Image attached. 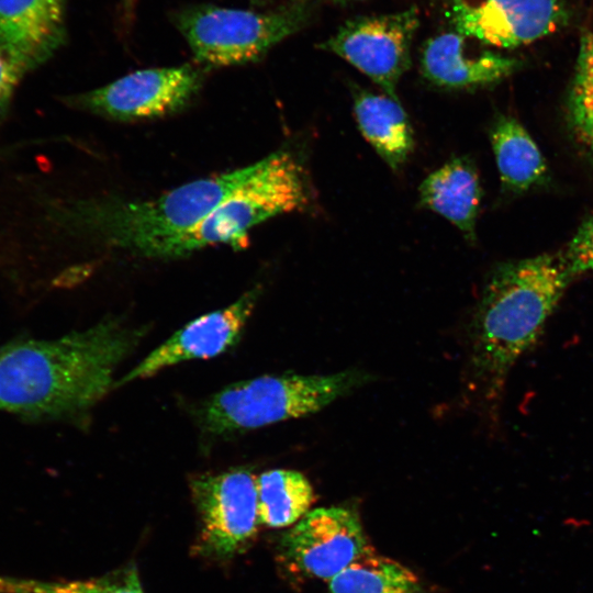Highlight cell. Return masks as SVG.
I'll return each mask as SVG.
<instances>
[{
    "instance_id": "cell-1",
    "label": "cell",
    "mask_w": 593,
    "mask_h": 593,
    "mask_svg": "<svg viewBox=\"0 0 593 593\" xmlns=\"http://www.w3.org/2000/svg\"><path fill=\"white\" fill-rule=\"evenodd\" d=\"M142 332L108 318L57 339L22 338L0 347V412L27 419L72 417L113 384L118 365Z\"/></svg>"
},
{
    "instance_id": "cell-2",
    "label": "cell",
    "mask_w": 593,
    "mask_h": 593,
    "mask_svg": "<svg viewBox=\"0 0 593 593\" xmlns=\"http://www.w3.org/2000/svg\"><path fill=\"white\" fill-rule=\"evenodd\" d=\"M571 276L562 254L499 266L490 275L470 324L471 385L499 401L518 359L539 340Z\"/></svg>"
},
{
    "instance_id": "cell-3",
    "label": "cell",
    "mask_w": 593,
    "mask_h": 593,
    "mask_svg": "<svg viewBox=\"0 0 593 593\" xmlns=\"http://www.w3.org/2000/svg\"><path fill=\"white\" fill-rule=\"evenodd\" d=\"M255 167L256 163L198 179L148 200H79L63 209L61 223L93 242L158 258L169 242L195 226Z\"/></svg>"
},
{
    "instance_id": "cell-4",
    "label": "cell",
    "mask_w": 593,
    "mask_h": 593,
    "mask_svg": "<svg viewBox=\"0 0 593 593\" xmlns=\"http://www.w3.org/2000/svg\"><path fill=\"white\" fill-rule=\"evenodd\" d=\"M359 369L329 374L261 376L230 384L201 406L202 427L213 435L259 428L310 415L369 383Z\"/></svg>"
},
{
    "instance_id": "cell-5",
    "label": "cell",
    "mask_w": 593,
    "mask_h": 593,
    "mask_svg": "<svg viewBox=\"0 0 593 593\" xmlns=\"http://www.w3.org/2000/svg\"><path fill=\"white\" fill-rule=\"evenodd\" d=\"M309 201L296 158L279 150L256 163L254 171L195 226L169 242L158 258H177L204 247L240 245L261 222L303 209Z\"/></svg>"
},
{
    "instance_id": "cell-6",
    "label": "cell",
    "mask_w": 593,
    "mask_h": 593,
    "mask_svg": "<svg viewBox=\"0 0 593 593\" xmlns=\"http://www.w3.org/2000/svg\"><path fill=\"white\" fill-rule=\"evenodd\" d=\"M306 19L304 3L294 1L270 12L193 5L177 13L175 23L197 61L223 67L259 60Z\"/></svg>"
},
{
    "instance_id": "cell-7",
    "label": "cell",
    "mask_w": 593,
    "mask_h": 593,
    "mask_svg": "<svg viewBox=\"0 0 593 593\" xmlns=\"http://www.w3.org/2000/svg\"><path fill=\"white\" fill-rule=\"evenodd\" d=\"M256 479L248 469L234 468L190 480L200 518V553L227 560L249 546L260 525Z\"/></svg>"
},
{
    "instance_id": "cell-8",
    "label": "cell",
    "mask_w": 593,
    "mask_h": 593,
    "mask_svg": "<svg viewBox=\"0 0 593 593\" xmlns=\"http://www.w3.org/2000/svg\"><path fill=\"white\" fill-rule=\"evenodd\" d=\"M198 67L148 68L67 98L71 107L118 121L157 119L186 108L202 86Z\"/></svg>"
},
{
    "instance_id": "cell-9",
    "label": "cell",
    "mask_w": 593,
    "mask_h": 593,
    "mask_svg": "<svg viewBox=\"0 0 593 593\" xmlns=\"http://www.w3.org/2000/svg\"><path fill=\"white\" fill-rule=\"evenodd\" d=\"M419 25L415 7L389 14L362 15L346 21L321 43L399 100L396 86L411 66V45Z\"/></svg>"
},
{
    "instance_id": "cell-10",
    "label": "cell",
    "mask_w": 593,
    "mask_h": 593,
    "mask_svg": "<svg viewBox=\"0 0 593 593\" xmlns=\"http://www.w3.org/2000/svg\"><path fill=\"white\" fill-rule=\"evenodd\" d=\"M369 548L358 513L348 506L310 510L281 539L284 559L303 574L331 581Z\"/></svg>"
},
{
    "instance_id": "cell-11",
    "label": "cell",
    "mask_w": 593,
    "mask_h": 593,
    "mask_svg": "<svg viewBox=\"0 0 593 593\" xmlns=\"http://www.w3.org/2000/svg\"><path fill=\"white\" fill-rule=\"evenodd\" d=\"M449 8L456 32L503 48L555 32L568 15L561 0H449Z\"/></svg>"
},
{
    "instance_id": "cell-12",
    "label": "cell",
    "mask_w": 593,
    "mask_h": 593,
    "mask_svg": "<svg viewBox=\"0 0 593 593\" xmlns=\"http://www.w3.org/2000/svg\"><path fill=\"white\" fill-rule=\"evenodd\" d=\"M260 295L258 287L231 305L204 314L171 335L152 350L114 385L146 379L180 362L215 357L239 339Z\"/></svg>"
},
{
    "instance_id": "cell-13",
    "label": "cell",
    "mask_w": 593,
    "mask_h": 593,
    "mask_svg": "<svg viewBox=\"0 0 593 593\" xmlns=\"http://www.w3.org/2000/svg\"><path fill=\"white\" fill-rule=\"evenodd\" d=\"M466 36L443 33L426 42L421 69L432 83L451 89L493 83L512 74L518 61L492 52L470 54Z\"/></svg>"
},
{
    "instance_id": "cell-14",
    "label": "cell",
    "mask_w": 593,
    "mask_h": 593,
    "mask_svg": "<svg viewBox=\"0 0 593 593\" xmlns=\"http://www.w3.org/2000/svg\"><path fill=\"white\" fill-rule=\"evenodd\" d=\"M65 13L66 0H0V42L37 67L61 45Z\"/></svg>"
},
{
    "instance_id": "cell-15",
    "label": "cell",
    "mask_w": 593,
    "mask_h": 593,
    "mask_svg": "<svg viewBox=\"0 0 593 593\" xmlns=\"http://www.w3.org/2000/svg\"><path fill=\"white\" fill-rule=\"evenodd\" d=\"M419 201L451 222L468 239L474 238L481 188L470 161L454 158L432 172L419 186Z\"/></svg>"
},
{
    "instance_id": "cell-16",
    "label": "cell",
    "mask_w": 593,
    "mask_h": 593,
    "mask_svg": "<svg viewBox=\"0 0 593 593\" xmlns=\"http://www.w3.org/2000/svg\"><path fill=\"white\" fill-rule=\"evenodd\" d=\"M354 112L365 138L389 167L398 171L414 148L413 130L399 100L356 90Z\"/></svg>"
},
{
    "instance_id": "cell-17",
    "label": "cell",
    "mask_w": 593,
    "mask_h": 593,
    "mask_svg": "<svg viewBox=\"0 0 593 593\" xmlns=\"http://www.w3.org/2000/svg\"><path fill=\"white\" fill-rule=\"evenodd\" d=\"M490 139L501 181L506 189L527 190L545 178V159L516 119L499 116L491 127Z\"/></svg>"
},
{
    "instance_id": "cell-18",
    "label": "cell",
    "mask_w": 593,
    "mask_h": 593,
    "mask_svg": "<svg viewBox=\"0 0 593 593\" xmlns=\"http://www.w3.org/2000/svg\"><path fill=\"white\" fill-rule=\"evenodd\" d=\"M260 524L271 528L294 525L315 500L310 481L299 471L272 469L256 479Z\"/></svg>"
},
{
    "instance_id": "cell-19",
    "label": "cell",
    "mask_w": 593,
    "mask_h": 593,
    "mask_svg": "<svg viewBox=\"0 0 593 593\" xmlns=\"http://www.w3.org/2000/svg\"><path fill=\"white\" fill-rule=\"evenodd\" d=\"M329 593H428L418 577L372 548L328 584Z\"/></svg>"
},
{
    "instance_id": "cell-20",
    "label": "cell",
    "mask_w": 593,
    "mask_h": 593,
    "mask_svg": "<svg viewBox=\"0 0 593 593\" xmlns=\"http://www.w3.org/2000/svg\"><path fill=\"white\" fill-rule=\"evenodd\" d=\"M0 593H144L133 563L101 577L74 581H43L0 575Z\"/></svg>"
},
{
    "instance_id": "cell-21",
    "label": "cell",
    "mask_w": 593,
    "mask_h": 593,
    "mask_svg": "<svg viewBox=\"0 0 593 593\" xmlns=\"http://www.w3.org/2000/svg\"><path fill=\"white\" fill-rule=\"evenodd\" d=\"M568 115L578 139L593 156V33L581 38L568 97Z\"/></svg>"
},
{
    "instance_id": "cell-22",
    "label": "cell",
    "mask_w": 593,
    "mask_h": 593,
    "mask_svg": "<svg viewBox=\"0 0 593 593\" xmlns=\"http://www.w3.org/2000/svg\"><path fill=\"white\" fill-rule=\"evenodd\" d=\"M33 68L26 56L0 42V119L8 110L18 85Z\"/></svg>"
},
{
    "instance_id": "cell-23",
    "label": "cell",
    "mask_w": 593,
    "mask_h": 593,
    "mask_svg": "<svg viewBox=\"0 0 593 593\" xmlns=\"http://www.w3.org/2000/svg\"><path fill=\"white\" fill-rule=\"evenodd\" d=\"M562 257L572 278L593 273V215L579 227Z\"/></svg>"
},
{
    "instance_id": "cell-24",
    "label": "cell",
    "mask_w": 593,
    "mask_h": 593,
    "mask_svg": "<svg viewBox=\"0 0 593 593\" xmlns=\"http://www.w3.org/2000/svg\"><path fill=\"white\" fill-rule=\"evenodd\" d=\"M136 0H122L125 18L128 20L133 14Z\"/></svg>"
},
{
    "instance_id": "cell-25",
    "label": "cell",
    "mask_w": 593,
    "mask_h": 593,
    "mask_svg": "<svg viewBox=\"0 0 593 593\" xmlns=\"http://www.w3.org/2000/svg\"><path fill=\"white\" fill-rule=\"evenodd\" d=\"M254 3H259V2H262V1H266V0H251Z\"/></svg>"
},
{
    "instance_id": "cell-26",
    "label": "cell",
    "mask_w": 593,
    "mask_h": 593,
    "mask_svg": "<svg viewBox=\"0 0 593 593\" xmlns=\"http://www.w3.org/2000/svg\"><path fill=\"white\" fill-rule=\"evenodd\" d=\"M335 1H346V0H335Z\"/></svg>"
}]
</instances>
